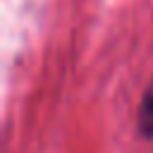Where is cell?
Wrapping results in <instances>:
<instances>
[{
	"instance_id": "6da1fadb",
	"label": "cell",
	"mask_w": 153,
	"mask_h": 153,
	"mask_svg": "<svg viewBox=\"0 0 153 153\" xmlns=\"http://www.w3.org/2000/svg\"><path fill=\"white\" fill-rule=\"evenodd\" d=\"M136 127H139V134L143 139H153V79L139 103V110H136Z\"/></svg>"
}]
</instances>
